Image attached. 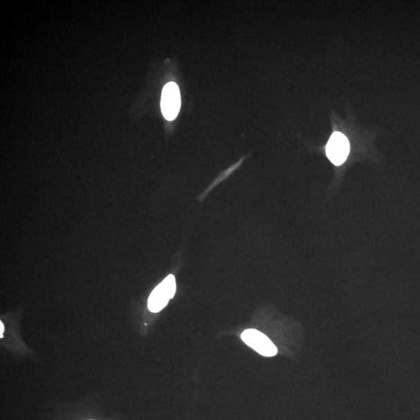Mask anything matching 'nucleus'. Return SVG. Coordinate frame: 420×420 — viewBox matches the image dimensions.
Returning <instances> with one entry per match:
<instances>
[{"mask_svg": "<svg viewBox=\"0 0 420 420\" xmlns=\"http://www.w3.org/2000/svg\"><path fill=\"white\" fill-rule=\"evenodd\" d=\"M176 292V281L174 275H169L167 278L156 286L148 299V309L150 311L158 313L164 309L169 300L172 299Z\"/></svg>", "mask_w": 420, "mask_h": 420, "instance_id": "obj_1", "label": "nucleus"}, {"mask_svg": "<svg viewBox=\"0 0 420 420\" xmlns=\"http://www.w3.org/2000/svg\"><path fill=\"white\" fill-rule=\"evenodd\" d=\"M161 111L168 121H173L181 109V95L179 86L174 83L167 84L162 91Z\"/></svg>", "mask_w": 420, "mask_h": 420, "instance_id": "obj_2", "label": "nucleus"}, {"mask_svg": "<svg viewBox=\"0 0 420 420\" xmlns=\"http://www.w3.org/2000/svg\"><path fill=\"white\" fill-rule=\"evenodd\" d=\"M241 340L248 347L253 348L257 353L264 356H274L277 355L278 350L273 342L261 331L249 329L241 334Z\"/></svg>", "mask_w": 420, "mask_h": 420, "instance_id": "obj_3", "label": "nucleus"}, {"mask_svg": "<svg viewBox=\"0 0 420 420\" xmlns=\"http://www.w3.org/2000/svg\"><path fill=\"white\" fill-rule=\"evenodd\" d=\"M349 149V143L346 136L336 131L330 137L325 150L332 164L340 166L346 161Z\"/></svg>", "mask_w": 420, "mask_h": 420, "instance_id": "obj_4", "label": "nucleus"}, {"mask_svg": "<svg viewBox=\"0 0 420 420\" xmlns=\"http://www.w3.org/2000/svg\"><path fill=\"white\" fill-rule=\"evenodd\" d=\"M3 332H4V325L3 323L2 322H0V338H3Z\"/></svg>", "mask_w": 420, "mask_h": 420, "instance_id": "obj_5", "label": "nucleus"}]
</instances>
